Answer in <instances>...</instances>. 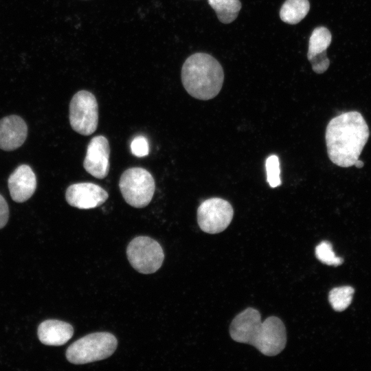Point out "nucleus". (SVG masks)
<instances>
[{
  "label": "nucleus",
  "instance_id": "f257e3e1",
  "mask_svg": "<svg viewBox=\"0 0 371 371\" xmlns=\"http://www.w3.org/2000/svg\"><path fill=\"white\" fill-rule=\"evenodd\" d=\"M368 137V126L359 112H345L333 117L325 135L330 160L343 168L354 166Z\"/></svg>",
  "mask_w": 371,
  "mask_h": 371
},
{
  "label": "nucleus",
  "instance_id": "f03ea898",
  "mask_svg": "<svg viewBox=\"0 0 371 371\" xmlns=\"http://www.w3.org/2000/svg\"><path fill=\"white\" fill-rule=\"evenodd\" d=\"M229 334L233 340L254 346L267 356H276L286 346L284 324L275 316L261 321L259 311L247 308L232 320Z\"/></svg>",
  "mask_w": 371,
  "mask_h": 371
},
{
  "label": "nucleus",
  "instance_id": "7ed1b4c3",
  "mask_svg": "<svg viewBox=\"0 0 371 371\" xmlns=\"http://www.w3.org/2000/svg\"><path fill=\"white\" fill-rule=\"evenodd\" d=\"M181 81L193 98L207 100L220 92L224 72L219 62L211 55L198 52L190 56L181 68Z\"/></svg>",
  "mask_w": 371,
  "mask_h": 371
},
{
  "label": "nucleus",
  "instance_id": "20e7f679",
  "mask_svg": "<svg viewBox=\"0 0 371 371\" xmlns=\"http://www.w3.org/2000/svg\"><path fill=\"white\" fill-rule=\"evenodd\" d=\"M117 346L115 337L109 333H91L71 344L66 351V357L74 364L89 363L108 358Z\"/></svg>",
  "mask_w": 371,
  "mask_h": 371
},
{
  "label": "nucleus",
  "instance_id": "39448f33",
  "mask_svg": "<svg viewBox=\"0 0 371 371\" xmlns=\"http://www.w3.org/2000/svg\"><path fill=\"white\" fill-rule=\"evenodd\" d=\"M119 188L125 201L130 205L142 208L153 199L155 184L152 175L142 168H130L120 177Z\"/></svg>",
  "mask_w": 371,
  "mask_h": 371
},
{
  "label": "nucleus",
  "instance_id": "423d86ee",
  "mask_svg": "<svg viewBox=\"0 0 371 371\" xmlns=\"http://www.w3.org/2000/svg\"><path fill=\"white\" fill-rule=\"evenodd\" d=\"M69 122L74 131L90 135L98 124V105L95 95L86 90L78 91L69 103Z\"/></svg>",
  "mask_w": 371,
  "mask_h": 371
},
{
  "label": "nucleus",
  "instance_id": "0eeeda50",
  "mask_svg": "<svg viewBox=\"0 0 371 371\" xmlns=\"http://www.w3.org/2000/svg\"><path fill=\"white\" fill-rule=\"evenodd\" d=\"M126 254L131 266L138 272L150 274L161 266L164 254L158 242L148 236H137L128 244Z\"/></svg>",
  "mask_w": 371,
  "mask_h": 371
},
{
  "label": "nucleus",
  "instance_id": "6e6552de",
  "mask_svg": "<svg viewBox=\"0 0 371 371\" xmlns=\"http://www.w3.org/2000/svg\"><path fill=\"white\" fill-rule=\"evenodd\" d=\"M234 216L231 204L221 198H210L203 201L197 209V222L202 231L218 234L230 224Z\"/></svg>",
  "mask_w": 371,
  "mask_h": 371
},
{
  "label": "nucleus",
  "instance_id": "1a4fd4ad",
  "mask_svg": "<svg viewBox=\"0 0 371 371\" xmlns=\"http://www.w3.org/2000/svg\"><path fill=\"white\" fill-rule=\"evenodd\" d=\"M109 197L108 192L93 183H77L69 186L65 192L67 202L72 207L82 210L97 207Z\"/></svg>",
  "mask_w": 371,
  "mask_h": 371
},
{
  "label": "nucleus",
  "instance_id": "9d476101",
  "mask_svg": "<svg viewBox=\"0 0 371 371\" xmlns=\"http://www.w3.org/2000/svg\"><path fill=\"white\" fill-rule=\"evenodd\" d=\"M109 155L108 139L103 135L93 137L87 146L84 168L97 179L105 178L109 172Z\"/></svg>",
  "mask_w": 371,
  "mask_h": 371
},
{
  "label": "nucleus",
  "instance_id": "9b49d317",
  "mask_svg": "<svg viewBox=\"0 0 371 371\" xmlns=\"http://www.w3.org/2000/svg\"><path fill=\"white\" fill-rule=\"evenodd\" d=\"M36 185L35 174L26 164L18 166L8 179L11 198L16 203L27 201L34 193Z\"/></svg>",
  "mask_w": 371,
  "mask_h": 371
},
{
  "label": "nucleus",
  "instance_id": "f8f14e48",
  "mask_svg": "<svg viewBox=\"0 0 371 371\" xmlns=\"http://www.w3.org/2000/svg\"><path fill=\"white\" fill-rule=\"evenodd\" d=\"M27 126L23 118L11 115L0 120V148L5 151L14 150L25 142Z\"/></svg>",
  "mask_w": 371,
  "mask_h": 371
},
{
  "label": "nucleus",
  "instance_id": "ddd939ff",
  "mask_svg": "<svg viewBox=\"0 0 371 371\" xmlns=\"http://www.w3.org/2000/svg\"><path fill=\"white\" fill-rule=\"evenodd\" d=\"M74 328L69 323L47 319L38 327V337L40 341L47 346H61L67 343L73 336Z\"/></svg>",
  "mask_w": 371,
  "mask_h": 371
},
{
  "label": "nucleus",
  "instance_id": "4468645a",
  "mask_svg": "<svg viewBox=\"0 0 371 371\" xmlns=\"http://www.w3.org/2000/svg\"><path fill=\"white\" fill-rule=\"evenodd\" d=\"M310 3L308 0H286L281 7L280 17L289 24H297L308 14Z\"/></svg>",
  "mask_w": 371,
  "mask_h": 371
},
{
  "label": "nucleus",
  "instance_id": "2eb2a0df",
  "mask_svg": "<svg viewBox=\"0 0 371 371\" xmlns=\"http://www.w3.org/2000/svg\"><path fill=\"white\" fill-rule=\"evenodd\" d=\"M216 12L218 20L223 23H230L238 16L241 8L239 0H207Z\"/></svg>",
  "mask_w": 371,
  "mask_h": 371
},
{
  "label": "nucleus",
  "instance_id": "dca6fc26",
  "mask_svg": "<svg viewBox=\"0 0 371 371\" xmlns=\"http://www.w3.org/2000/svg\"><path fill=\"white\" fill-rule=\"evenodd\" d=\"M332 36L328 28L319 26L315 28L310 36L307 58L309 60L315 56L326 51L331 43Z\"/></svg>",
  "mask_w": 371,
  "mask_h": 371
},
{
  "label": "nucleus",
  "instance_id": "f3484780",
  "mask_svg": "<svg viewBox=\"0 0 371 371\" xmlns=\"http://www.w3.org/2000/svg\"><path fill=\"white\" fill-rule=\"evenodd\" d=\"M355 289L350 286H343L331 289L328 294V301L336 311L346 309L352 301Z\"/></svg>",
  "mask_w": 371,
  "mask_h": 371
},
{
  "label": "nucleus",
  "instance_id": "a211bd4d",
  "mask_svg": "<svg viewBox=\"0 0 371 371\" xmlns=\"http://www.w3.org/2000/svg\"><path fill=\"white\" fill-rule=\"evenodd\" d=\"M315 253L316 258L325 265L336 267L344 262L343 258L336 256L329 241H322L316 246Z\"/></svg>",
  "mask_w": 371,
  "mask_h": 371
},
{
  "label": "nucleus",
  "instance_id": "6ab92c4d",
  "mask_svg": "<svg viewBox=\"0 0 371 371\" xmlns=\"http://www.w3.org/2000/svg\"><path fill=\"white\" fill-rule=\"evenodd\" d=\"M267 182L271 188L281 184L279 158L276 155L268 157L265 163Z\"/></svg>",
  "mask_w": 371,
  "mask_h": 371
},
{
  "label": "nucleus",
  "instance_id": "aec40b11",
  "mask_svg": "<svg viewBox=\"0 0 371 371\" xmlns=\"http://www.w3.org/2000/svg\"><path fill=\"white\" fill-rule=\"evenodd\" d=\"M131 150L133 155L139 157H145L149 153V145L147 139L143 135L136 136L131 143Z\"/></svg>",
  "mask_w": 371,
  "mask_h": 371
},
{
  "label": "nucleus",
  "instance_id": "412c9836",
  "mask_svg": "<svg viewBox=\"0 0 371 371\" xmlns=\"http://www.w3.org/2000/svg\"><path fill=\"white\" fill-rule=\"evenodd\" d=\"M309 61L311 62L313 70L317 74L325 72L330 65V60L327 58L326 52L315 56Z\"/></svg>",
  "mask_w": 371,
  "mask_h": 371
},
{
  "label": "nucleus",
  "instance_id": "4be33fe9",
  "mask_svg": "<svg viewBox=\"0 0 371 371\" xmlns=\"http://www.w3.org/2000/svg\"><path fill=\"white\" fill-rule=\"evenodd\" d=\"M9 218V207L4 197L0 194V229L7 224Z\"/></svg>",
  "mask_w": 371,
  "mask_h": 371
},
{
  "label": "nucleus",
  "instance_id": "5701e85b",
  "mask_svg": "<svg viewBox=\"0 0 371 371\" xmlns=\"http://www.w3.org/2000/svg\"><path fill=\"white\" fill-rule=\"evenodd\" d=\"M363 165H364L363 162L359 159H357L354 164V166H355L358 168H362Z\"/></svg>",
  "mask_w": 371,
  "mask_h": 371
}]
</instances>
